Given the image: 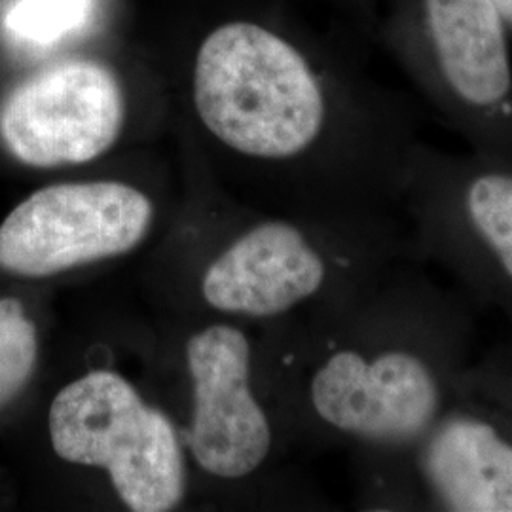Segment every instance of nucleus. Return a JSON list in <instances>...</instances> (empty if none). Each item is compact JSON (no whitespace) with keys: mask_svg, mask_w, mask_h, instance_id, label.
<instances>
[{"mask_svg":"<svg viewBox=\"0 0 512 512\" xmlns=\"http://www.w3.org/2000/svg\"><path fill=\"white\" fill-rule=\"evenodd\" d=\"M48 423L55 454L105 469L129 511H173L183 501L186 467L175 427L120 374L93 370L65 385Z\"/></svg>","mask_w":512,"mask_h":512,"instance_id":"nucleus-5","label":"nucleus"},{"mask_svg":"<svg viewBox=\"0 0 512 512\" xmlns=\"http://www.w3.org/2000/svg\"><path fill=\"white\" fill-rule=\"evenodd\" d=\"M251 361V344L234 327L213 325L188 340L194 412L186 440L209 475L245 478L270 458L274 427L253 391Z\"/></svg>","mask_w":512,"mask_h":512,"instance_id":"nucleus-9","label":"nucleus"},{"mask_svg":"<svg viewBox=\"0 0 512 512\" xmlns=\"http://www.w3.org/2000/svg\"><path fill=\"white\" fill-rule=\"evenodd\" d=\"M406 463L416 511L512 512V332L473 357Z\"/></svg>","mask_w":512,"mask_h":512,"instance_id":"nucleus-4","label":"nucleus"},{"mask_svg":"<svg viewBox=\"0 0 512 512\" xmlns=\"http://www.w3.org/2000/svg\"><path fill=\"white\" fill-rule=\"evenodd\" d=\"M475 304L404 258L351 302L348 332L311 368L306 403L372 459H408L473 361Z\"/></svg>","mask_w":512,"mask_h":512,"instance_id":"nucleus-1","label":"nucleus"},{"mask_svg":"<svg viewBox=\"0 0 512 512\" xmlns=\"http://www.w3.org/2000/svg\"><path fill=\"white\" fill-rule=\"evenodd\" d=\"M194 103L224 145L266 162H296L325 137L330 101L310 61L255 23L211 33L194 71Z\"/></svg>","mask_w":512,"mask_h":512,"instance_id":"nucleus-2","label":"nucleus"},{"mask_svg":"<svg viewBox=\"0 0 512 512\" xmlns=\"http://www.w3.org/2000/svg\"><path fill=\"white\" fill-rule=\"evenodd\" d=\"M120 82L93 61H65L37 73L0 105V139L21 164L59 167L92 162L124 126Z\"/></svg>","mask_w":512,"mask_h":512,"instance_id":"nucleus-8","label":"nucleus"},{"mask_svg":"<svg viewBox=\"0 0 512 512\" xmlns=\"http://www.w3.org/2000/svg\"><path fill=\"white\" fill-rule=\"evenodd\" d=\"M494 2L499 16L505 21V25L509 27V31L512 33V0H492Z\"/></svg>","mask_w":512,"mask_h":512,"instance_id":"nucleus-12","label":"nucleus"},{"mask_svg":"<svg viewBox=\"0 0 512 512\" xmlns=\"http://www.w3.org/2000/svg\"><path fill=\"white\" fill-rule=\"evenodd\" d=\"M403 211L414 256L454 275L475 306L512 327V162L450 156L416 143L404 169Z\"/></svg>","mask_w":512,"mask_h":512,"instance_id":"nucleus-3","label":"nucleus"},{"mask_svg":"<svg viewBox=\"0 0 512 512\" xmlns=\"http://www.w3.org/2000/svg\"><path fill=\"white\" fill-rule=\"evenodd\" d=\"M38 359L35 323L18 298H0V406L27 385Z\"/></svg>","mask_w":512,"mask_h":512,"instance_id":"nucleus-10","label":"nucleus"},{"mask_svg":"<svg viewBox=\"0 0 512 512\" xmlns=\"http://www.w3.org/2000/svg\"><path fill=\"white\" fill-rule=\"evenodd\" d=\"M152 219V203L129 184H52L0 224V268L46 277L124 255L147 238Z\"/></svg>","mask_w":512,"mask_h":512,"instance_id":"nucleus-7","label":"nucleus"},{"mask_svg":"<svg viewBox=\"0 0 512 512\" xmlns=\"http://www.w3.org/2000/svg\"><path fill=\"white\" fill-rule=\"evenodd\" d=\"M86 0H25L8 25L25 37L50 42L84 21Z\"/></svg>","mask_w":512,"mask_h":512,"instance_id":"nucleus-11","label":"nucleus"},{"mask_svg":"<svg viewBox=\"0 0 512 512\" xmlns=\"http://www.w3.org/2000/svg\"><path fill=\"white\" fill-rule=\"evenodd\" d=\"M416 31L421 90L476 152L512 162L511 31L494 2L418 0Z\"/></svg>","mask_w":512,"mask_h":512,"instance_id":"nucleus-6","label":"nucleus"}]
</instances>
